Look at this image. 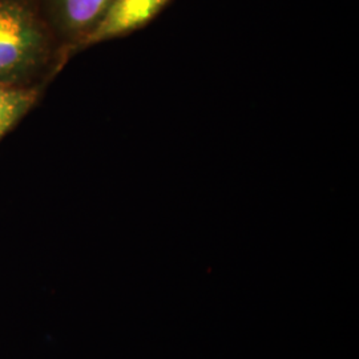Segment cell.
<instances>
[{"label":"cell","instance_id":"cell-4","mask_svg":"<svg viewBox=\"0 0 359 359\" xmlns=\"http://www.w3.org/2000/svg\"><path fill=\"white\" fill-rule=\"evenodd\" d=\"M43 86H0V142L38 104Z\"/></svg>","mask_w":359,"mask_h":359},{"label":"cell","instance_id":"cell-3","mask_svg":"<svg viewBox=\"0 0 359 359\" xmlns=\"http://www.w3.org/2000/svg\"><path fill=\"white\" fill-rule=\"evenodd\" d=\"M169 0H114L102 20L84 39L80 47H88L118 38L145 26Z\"/></svg>","mask_w":359,"mask_h":359},{"label":"cell","instance_id":"cell-2","mask_svg":"<svg viewBox=\"0 0 359 359\" xmlns=\"http://www.w3.org/2000/svg\"><path fill=\"white\" fill-rule=\"evenodd\" d=\"M52 34L59 40L81 46L114 0H36Z\"/></svg>","mask_w":359,"mask_h":359},{"label":"cell","instance_id":"cell-1","mask_svg":"<svg viewBox=\"0 0 359 359\" xmlns=\"http://www.w3.org/2000/svg\"><path fill=\"white\" fill-rule=\"evenodd\" d=\"M55 43L36 0H0V86H41Z\"/></svg>","mask_w":359,"mask_h":359}]
</instances>
